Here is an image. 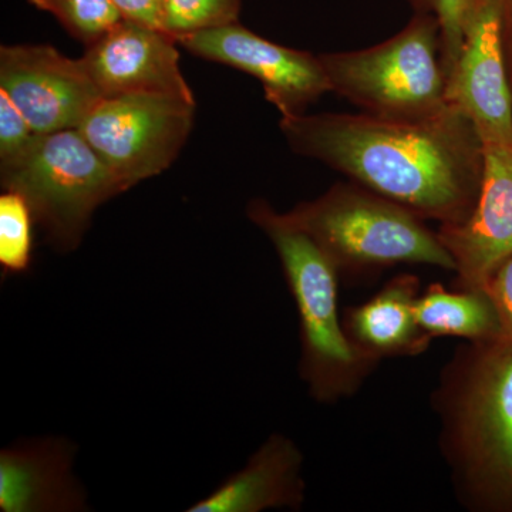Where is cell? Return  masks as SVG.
<instances>
[{
  "mask_svg": "<svg viewBox=\"0 0 512 512\" xmlns=\"http://www.w3.org/2000/svg\"><path fill=\"white\" fill-rule=\"evenodd\" d=\"M73 443L56 437L16 441L0 453V511L87 510V495L74 474Z\"/></svg>",
  "mask_w": 512,
  "mask_h": 512,
  "instance_id": "4fadbf2b",
  "label": "cell"
},
{
  "mask_svg": "<svg viewBox=\"0 0 512 512\" xmlns=\"http://www.w3.org/2000/svg\"><path fill=\"white\" fill-rule=\"evenodd\" d=\"M332 93L372 116L426 120L451 106L436 16L414 13L399 33L372 47L322 53Z\"/></svg>",
  "mask_w": 512,
  "mask_h": 512,
  "instance_id": "5b68a950",
  "label": "cell"
},
{
  "mask_svg": "<svg viewBox=\"0 0 512 512\" xmlns=\"http://www.w3.org/2000/svg\"><path fill=\"white\" fill-rule=\"evenodd\" d=\"M249 220L274 244L301 326V376L319 402H333L356 392L373 363L353 345L339 320L338 269L315 241L255 198Z\"/></svg>",
  "mask_w": 512,
  "mask_h": 512,
  "instance_id": "3957f363",
  "label": "cell"
},
{
  "mask_svg": "<svg viewBox=\"0 0 512 512\" xmlns=\"http://www.w3.org/2000/svg\"><path fill=\"white\" fill-rule=\"evenodd\" d=\"M50 13L73 39L89 47L123 19L111 0H28Z\"/></svg>",
  "mask_w": 512,
  "mask_h": 512,
  "instance_id": "ac0fdd59",
  "label": "cell"
},
{
  "mask_svg": "<svg viewBox=\"0 0 512 512\" xmlns=\"http://www.w3.org/2000/svg\"><path fill=\"white\" fill-rule=\"evenodd\" d=\"M40 136L8 94L0 90V170L19 163Z\"/></svg>",
  "mask_w": 512,
  "mask_h": 512,
  "instance_id": "44dd1931",
  "label": "cell"
},
{
  "mask_svg": "<svg viewBox=\"0 0 512 512\" xmlns=\"http://www.w3.org/2000/svg\"><path fill=\"white\" fill-rule=\"evenodd\" d=\"M447 97L485 143H512V93L503 45V0H467L463 43Z\"/></svg>",
  "mask_w": 512,
  "mask_h": 512,
  "instance_id": "30bf717a",
  "label": "cell"
},
{
  "mask_svg": "<svg viewBox=\"0 0 512 512\" xmlns=\"http://www.w3.org/2000/svg\"><path fill=\"white\" fill-rule=\"evenodd\" d=\"M111 2L119 10L123 19L165 30L163 0H111Z\"/></svg>",
  "mask_w": 512,
  "mask_h": 512,
  "instance_id": "603a6c76",
  "label": "cell"
},
{
  "mask_svg": "<svg viewBox=\"0 0 512 512\" xmlns=\"http://www.w3.org/2000/svg\"><path fill=\"white\" fill-rule=\"evenodd\" d=\"M285 215L318 244L338 271L396 264L456 271L453 256L423 218L353 181L335 184Z\"/></svg>",
  "mask_w": 512,
  "mask_h": 512,
  "instance_id": "277c9868",
  "label": "cell"
},
{
  "mask_svg": "<svg viewBox=\"0 0 512 512\" xmlns=\"http://www.w3.org/2000/svg\"><path fill=\"white\" fill-rule=\"evenodd\" d=\"M417 323L426 335L454 336L468 342H484L503 336L500 316L485 289L448 292L433 285L417 298Z\"/></svg>",
  "mask_w": 512,
  "mask_h": 512,
  "instance_id": "2e32d148",
  "label": "cell"
},
{
  "mask_svg": "<svg viewBox=\"0 0 512 512\" xmlns=\"http://www.w3.org/2000/svg\"><path fill=\"white\" fill-rule=\"evenodd\" d=\"M414 13L436 16L441 30V64L447 83L453 76L461 43H463V19L467 0H407Z\"/></svg>",
  "mask_w": 512,
  "mask_h": 512,
  "instance_id": "ffe728a7",
  "label": "cell"
},
{
  "mask_svg": "<svg viewBox=\"0 0 512 512\" xmlns=\"http://www.w3.org/2000/svg\"><path fill=\"white\" fill-rule=\"evenodd\" d=\"M35 217L28 201L19 192L5 190L0 195V268L3 275H22L33 261Z\"/></svg>",
  "mask_w": 512,
  "mask_h": 512,
  "instance_id": "e0dca14e",
  "label": "cell"
},
{
  "mask_svg": "<svg viewBox=\"0 0 512 512\" xmlns=\"http://www.w3.org/2000/svg\"><path fill=\"white\" fill-rule=\"evenodd\" d=\"M0 183L28 201L47 244L63 254L82 244L101 205L130 190L77 128L42 134L19 163L0 170Z\"/></svg>",
  "mask_w": 512,
  "mask_h": 512,
  "instance_id": "8992f818",
  "label": "cell"
},
{
  "mask_svg": "<svg viewBox=\"0 0 512 512\" xmlns=\"http://www.w3.org/2000/svg\"><path fill=\"white\" fill-rule=\"evenodd\" d=\"M279 128L293 153L328 165L423 220L460 224L476 207L483 141L456 104L426 120L319 113L281 117Z\"/></svg>",
  "mask_w": 512,
  "mask_h": 512,
  "instance_id": "6da1fadb",
  "label": "cell"
},
{
  "mask_svg": "<svg viewBox=\"0 0 512 512\" xmlns=\"http://www.w3.org/2000/svg\"><path fill=\"white\" fill-rule=\"evenodd\" d=\"M503 45L512 93V0H503Z\"/></svg>",
  "mask_w": 512,
  "mask_h": 512,
  "instance_id": "cb8c5ba5",
  "label": "cell"
},
{
  "mask_svg": "<svg viewBox=\"0 0 512 512\" xmlns=\"http://www.w3.org/2000/svg\"><path fill=\"white\" fill-rule=\"evenodd\" d=\"M483 153L476 207L466 221L437 232L456 262L461 289H484L512 258V143H485Z\"/></svg>",
  "mask_w": 512,
  "mask_h": 512,
  "instance_id": "7c38bea8",
  "label": "cell"
},
{
  "mask_svg": "<svg viewBox=\"0 0 512 512\" xmlns=\"http://www.w3.org/2000/svg\"><path fill=\"white\" fill-rule=\"evenodd\" d=\"M178 43L194 56L255 77L281 117L302 116L320 97L332 93L319 55L278 45L239 22L192 33Z\"/></svg>",
  "mask_w": 512,
  "mask_h": 512,
  "instance_id": "ba28073f",
  "label": "cell"
},
{
  "mask_svg": "<svg viewBox=\"0 0 512 512\" xmlns=\"http://www.w3.org/2000/svg\"><path fill=\"white\" fill-rule=\"evenodd\" d=\"M195 103L156 96L104 97L77 130L133 188L164 173L180 156Z\"/></svg>",
  "mask_w": 512,
  "mask_h": 512,
  "instance_id": "52a82bcc",
  "label": "cell"
},
{
  "mask_svg": "<svg viewBox=\"0 0 512 512\" xmlns=\"http://www.w3.org/2000/svg\"><path fill=\"white\" fill-rule=\"evenodd\" d=\"M441 451L464 504L512 512V342H470L441 373Z\"/></svg>",
  "mask_w": 512,
  "mask_h": 512,
  "instance_id": "7a4b0ae2",
  "label": "cell"
},
{
  "mask_svg": "<svg viewBox=\"0 0 512 512\" xmlns=\"http://www.w3.org/2000/svg\"><path fill=\"white\" fill-rule=\"evenodd\" d=\"M242 0H163L164 26L181 37L239 22Z\"/></svg>",
  "mask_w": 512,
  "mask_h": 512,
  "instance_id": "d6986e66",
  "label": "cell"
},
{
  "mask_svg": "<svg viewBox=\"0 0 512 512\" xmlns=\"http://www.w3.org/2000/svg\"><path fill=\"white\" fill-rule=\"evenodd\" d=\"M302 466V453L296 444L288 437L275 434L249 458L247 466L187 511L299 510L305 498Z\"/></svg>",
  "mask_w": 512,
  "mask_h": 512,
  "instance_id": "5bb4252c",
  "label": "cell"
},
{
  "mask_svg": "<svg viewBox=\"0 0 512 512\" xmlns=\"http://www.w3.org/2000/svg\"><path fill=\"white\" fill-rule=\"evenodd\" d=\"M178 46L165 30L121 19L86 47L82 60L103 97L156 96L195 103L181 72Z\"/></svg>",
  "mask_w": 512,
  "mask_h": 512,
  "instance_id": "8fae6325",
  "label": "cell"
},
{
  "mask_svg": "<svg viewBox=\"0 0 512 512\" xmlns=\"http://www.w3.org/2000/svg\"><path fill=\"white\" fill-rule=\"evenodd\" d=\"M484 289L490 293L497 308L503 338L512 342V258L495 272Z\"/></svg>",
  "mask_w": 512,
  "mask_h": 512,
  "instance_id": "7402d4cb",
  "label": "cell"
},
{
  "mask_svg": "<svg viewBox=\"0 0 512 512\" xmlns=\"http://www.w3.org/2000/svg\"><path fill=\"white\" fill-rule=\"evenodd\" d=\"M0 90L39 134L79 128L104 99L82 57L49 45L2 46Z\"/></svg>",
  "mask_w": 512,
  "mask_h": 512,
  "instance_id": "9c48e42d",
  "label": "cell"
},
{
  "mask_svg": "<svg viewBox=\"0 0 512 512\" xmlns=\"http://www.w3.org/2000/svg\"><path fill=\"white\" fill-rule=\"evenodd\" d=\"M419 279L399 275L375 298L352 309L346 333L359 352L377 362L383 357L419 355L429 348L430 336L417 323Z\"/></svg>",
  "mask_w": 512,
  "mask_h": 512,
  "instance_id": "9a60e30c",
  "label": "cell"
}]
</instances>
